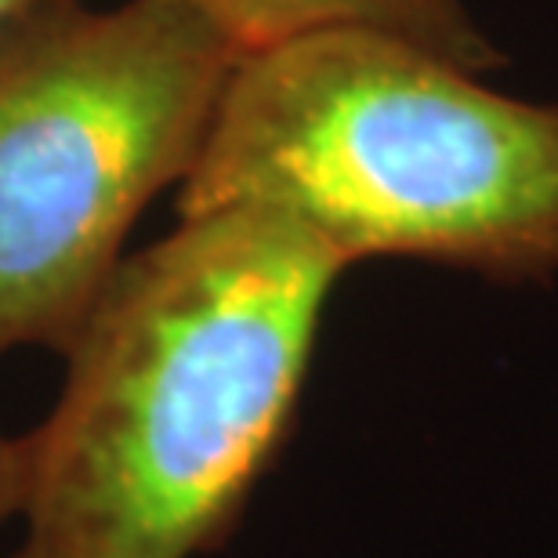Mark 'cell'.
Masks as SVG:
<instances>
[{
    "label": "cell",
    "mask_w": 558,
    "mask_h": 558,
    "mask_svg": "<svg viewBox=\"0 0 558 558\" xmlns=\"http://www.w3.org/2000/svg\"><path fill=\"white\" fill-rule=\"evenodd\" d=\"M349 262L269 207L178 218L124 258L19 439L11 558H193L236 533L290 439L323 308Z\"/></svg>",
    "instance_id": "6da1fadb"
},
{
    "label": "cell",
    "mask_w": 558,
    "mask_h": 558,
    "mask_svg": "<svg viewBox=\"0 0 558 558\" xmlns=\"http://www.w3.org/2000/svg\"><path fill=\"white\" fill-rule=\"evenodd\" d=\"M381 29L243 54L178 218L269 207L344 262L414 258L530 283L558 272V106Z\"/></svg>",
    "instance_id": "7a4b0ae2"
},
{
    "label": "cell",
    "mask_w": 558,
    "mask_h": 558,
    "mask_svg": "<svg viewBox=\"0 0 558 558\" xmlns=\"http://www.w3.org/2000/svg\"><path fill=\"white\" fill-rule=\"evenodd\" d=\"M240 59L193 0H70L0 33V355H65Z\"/></svg>",
    "instance_id": "3957f363"
},
{
    "label": "cell",
    "mask_w": 558,
    "mask_h": 558,
    "mask_svg": "<svg viewBox=\"0 0 558 558\" xmlns=\"http://www.w3.org/2000/svg\"><path fill=\"white\" fill-rule=\"evenodd\" d=\"M243 54L323 29H381L486 70L494 48L468 15L464 0H193Z\"/></svg>",
    "instance_id": "277c9868"
},
{
    "label": "cell",
    "mask_w": 558,
    "mask_h": 558,
    "mask_svg": "<svg viewBox=\"0 0 558 558\" xmlns=\"http://www.w3.org/2000/svg\"><path fill=\"white\" fill-rule=\"evenodd\" d=\"M22 500V457H19V439H8L0 432V526L19 511Z\"/></svg>",
    "instance_id": "5b68a950"
},
{
    "label": "cell",
    "mask_w": 558,
    "mask_h": 558,
    "mask_svg": "<svg viewBox=\"0 0 558 558\" xmlns=\"http://www.w3.org/2000/svg\"><path fill=\"white\" fill-rule=\"evenodd\" d=\"M54 4H70V0H0V33H8L15 22H22L26 15H37L44 8Z\"/></svg>",
    "instance_id": "8992f818"
}]
</instances>
